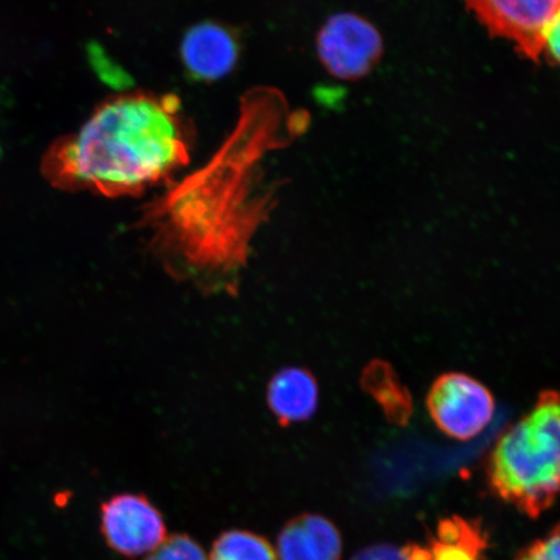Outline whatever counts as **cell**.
<instances>
[{"mask_svg": "<svg viewBox=\"0 0 560 560\" xmlns=\"http://www.w3.org/2000/svg\"><path fill=\"white\" fill-rule=\"evenodd\" d=\"M306 124L279 90H250L214 155L147 202L137 225L173 278L208 295L240 290L252 241L277 202L275 188L264 186L265 160Z\"/></svg>", "mask_w": 560, "mask_h": 560, "instance_id": "cell-1", "label": "cell"}, {"mask_svg": "<svg viewBox=\"0 0 560 560\" xmlns=\"http://www.w3.org/2000/svg\"><path fill=\"white\" fill-rule=\"evenodd\" d=\"M191 131L177 96L132 93L104 102L42 160L54 187L107 198L171 179L190 160Z\"/></svg>", "mask_w": 560, "mask_h": 560, "instance_id": "cell-2", "label": "cell"}, {"mask_svg": "<svg viewBox=\"0 0 560 560\" xmlns=\"http://www.w3.org/2000/svg\"><path fill=\"white\" fill-rule=\"evenodd\" d=\"M559 429L558 395L545 392L529 415L503 433L489 457L490 487L530 517L544 514L557 499Z\"/></svg>", "mask_w": 560, "mask_h": 560, "instance_id": "cell-3", "label": "cell"}, {"mask_svg": "<svg viewBox=\"0 0 560 560\" xmlns=\"http://www.w3.org/2000/svg\"><path fill=\"white\" fill-rule=\"evenodd\" d=\"M494 38L510 42L524 59L557 65L560 0H465Z\"/></svg>", "mask_w": 560, "mask_h": 560, "instance_id": "cell-4", "label": "cell"}, {"mask_svg": "<svg viewBox=\"0 0 560 560\" xmlns=\"http://www.w3.org/2000/svg\"><path fill=\"white\" fill-rule=\"evenodd\" d=\"M317 51L328 73L339 80L355 81L374 69L384 46L380 31L369 20L355 13H338L322 26Z\"/></svg>", "mask_w": 560, "mask_h": 560, "instance_id": "cell-5", "label": "cell"}, {"mask_svg": "<svg viewBox=\"0 0 560 560\" xmlns=\"http://www.w3.org/2000/svg\"><path fill=\"white\" fill-rule=\"evenodd\" d=\"M433 422L447 436L470 440L492 422L494 400L490 392L471 376H440L427 398Z\"/></svg>", "mask_w": 560, "mask_h": 560, "instance_id": "cell-6", "label": "cell"}, {"mask_svg": "<svg viewBox=\"0 0 560 560\" xmlns=\"http://www.w3.org/2000/svg\"><path fill=\"white\" fill-rule=\"evenodd\" d=\"M102 529L110 548L126 557L150 555L166 538L163 516L149 500L135 494L104 503Z\"/></svg>", "mask_w": 560, "mask_h": 560, "instance_id": "cell-7", "label": "cell"}, {"mask_svg": "<svg viewBox=\"0 0 560 560\" xmlns=\"http://www.w3.org/2000/svg\"><path fill=\"white\" fill-rule=\"evenodd\" d=\"M180 59L194 80L215 82L233 72L240 59V44L226 26L205 21L185 34Z\"/></svg>", "mask_w": 560, "mask_h": 560, "instance_id": "cell-8", "label": "cell"}, {"mask_svg": "<svg viewBox=\"0 0 560 560\" xmlns=\"http://www.w3.org/2000/svg\"><path fill=\"white\" fill-rule=\"evenodd\" d=\"M488 538L475 521L450 517L440 522L436 535L425 545L404 549L408 560H486Z\"/></svg>", "mask_w": 560, "mask_h": 560, "instance_id": "cell-9", "label": "cell"}, {"mask_svg": "<svg viewBox=\"0 0 560 560\" xmlns=\"http://www.w3.org/2000/svg\"><path fill=\"white\" fill-rule=\"evenodd\" d=\"M280 560H340L341 537L318 515H303L285 525L278 538Z\"/></svg>", "mask_w": 560, "mask_h": 560, "instance_id": "cell-10", "label": "cell"}, {"mask_svg": "<svg viewBox=\"0 0 560 560\" xmlns=\"http://www.w3.org/2000/svg\"><path fill=\"white\" fill-rule=\"evenodd\" d=\"M269 404L272 412L282 422L305 420L317 409V382L304 370L280 371L269 385Z\"/></svg>", "mask_w": 560, "mask_h": 560, "instance_id": "cell-11", "label": "cell"}, {"mask_svg": "<svg viewBox=\"0 0 560 560\" xmlns=\"http://www.w3.org/2000/svg\"><path fill=\"white\" fill-rule=\"evenodd\" d=\"M209 560H278L265 538L245 530H230L213 545Z\"/></svg>", "mask_w": 560, "mask_h": 560, "instance_id": "cell-12", "label": "cell"}, {"mask_svg": "<svg viewBox=\"0 0 560 560\" xmlns=\"http://www.w3.org/2000/svg\"><path fill=\"white\" fill-rule=\"evenodd\" d=\"M147 560H208L200 546L187 536L165 538Z\"/></svg>", "mask_w": 560, "mask_h": 560, "instance_id": "cell-13", "label": "cell"}, {"mask_svg": "<svg viewBox=\"0 0 560 560\" xmlns=\"http://www.w3.org/2000/svg\"><path fill=\"white\" fill-rule=\"evenodd\" d=\"M559 542V528L556 527L551 534L523 549L515 560H560Z\"/></svg>", "mask_w": 560, "mask_h": 560, "instance_id": "cell-14", "label": "cell"}, {"mask_svg": "<svg viewBox=\"0 0 560 560\" xmlns=\"http://www.w3.org/2000/svg\"><path fill=\"white\" fill-rule=\"evenodd\" d=\"M352 560H408L404 550L387 544L370 546L355 555Z\"/></svg>", "mask_w": 560, "mask_h": 560, "instance_id": "cell-15", "label": "cell"}]
</instances>
